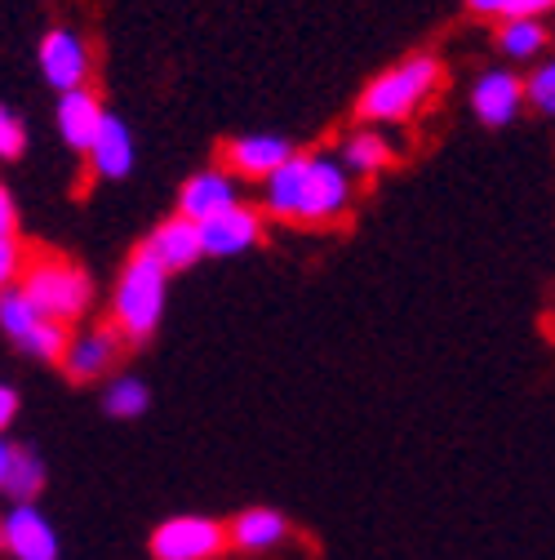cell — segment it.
<instances>
[{
	"mask_svg": "<svg viewBox=\"0 0 555 560\" xmlns=\"http://www.w3.org/2000/svg\"><path fill=\"white\" fill-rule=\"evenodd\" d=\"M352 209V174L338 156L324 152H294L281 170L262 183V214L298 223V228H324L346 219Z\"/></svg>",
	"mask_w": 555,
	"mask_h": 560,
	"instance_id": "6da1fadb",
	"label": "cell"
},
{
	"mask_svg": "<svg viewBox=\"0 0 555 560\" xmlns=\"http://www.w3.org/2000/svg\"><path fill=\"white\" fill-rule=\"evenodd\" d=\"M440 85H445L440 58L413 54V58L387 67V72H378L365 85V94L356 103V116L365 125H404V120H413V116H418L440 94Z\"/></svg>",
	"mask_w": 555,
	"mask_h": 560,
	"instance_id": "7a4b0ae2",
	"label": "cell"
},
{
	"mask_svg": "<svg viewBox=\"0 0 555 560\" xmlns=\"http://www.w3.org/2000/svg\"><path fill=\"white\" fill-rule=\"evenodd\" d=\"M165 290H169V271L147 245H138L111 294V325L120 329L125 342H147L156 334L165 316Z\"/></svg>",
	"mask_w": 555,
	"mask_h": 560,
	"instance_id": "3957f363",
	"label": "cell"
},
{
	"mask_svg": "<svg viewBox=\"0 0 555 560\" xmlns=\"http://www.w3.org/2000/svg\"><path fill=\"white\" fill-rule=\"evenodd\" d=\"M32 307L58 325H72L90 312L94 303V280L85 267H76L72 258H58V254H45V258H32L27 271H23V285H19Z\"/></svg>",
	"mask_w": 555,
	"mask_h": 560,
	"instance_id": "277c9868",
	"label": "cell"
},
{
	"mask_svg": "<svg viewBox=\"0 0 555 560\" xmlns=\"http://www.w3.org/2000/svg\"><path fill=\"white\" fill-rule=\"evenodd\" d=\"M232 547L227 525L210 516H169L152 534V556L156 560H219Z\"/></svg>",
	"mask_w": 555,
	"mask_h": 560,
	"instance_id": "5b68a950",
	"label": "cell"
},
{
	"mask_svg": "<svg viewBox=\"0 0 555 560\" xmlns=\"http://www.w3.org/2000/svg\"><path fill=\"white\" fill-rule=\"evenodd\" d=\"M40 77L49 90L67 94V90H81L90 81V45L72 32V27H49L40 36Z\"/></svg>",
	"mask_w": 555,
	"mask_h": 560,
	"instance_id": "8992f818",
	"label": "cell"
},
{
	"mask_svg": "<svg viewBox=\"0 0 555 560\" xmlns=\"http://www.w3.org/2000/svg\"><path fill=\"white\" fill-rule=\"evenodd\" d=\"M290 156H294V148L281 133H240L232 143H223V170L236 178H249V183H267Z\"/></svg>",
	"mask_w": 555,
	"mask_h": 560,
	"instance_id": "52a82bcc",
	"label": "cell"
},
{
	"mask_svg": "<svg viewBox=\"0 0 555 560\" xmlns=\"http://www.w3.org/2000/svg\"><path fill=\"white\" fill-rule=\"evenodd\" d=\"M524 81L511 72V67H489V72H480L475 85H471V112L480 125H489V129H503L520 116L524 107Z\"/></svg>",
	"mask_w": 555,
	"mask_h": 560,
	"instance_id": "ba28073f",
	"label": "cell"
},
{
	"mask_svg": "<svg viewBox=\"0 0 555 560\" xmlns=\"http://www.w3.org/2000/svg\"><path fill=\"white\" fill-rule=\"evenodd\" d=\"M236 205H240V187H236V174H227L223 165L191 174L178 191V214L191 219V223H210V219L227 214V209H236Z\"/></svg>",
	"mask_w": 555,
	"mask_h": 560,
	"instance_id": "9c48e42d",
	"label": "cell"
},
{
	"mask_svg": "<svg viewBox=\"0 0 555 560\" xmlns=\"http://www.w3.org/2000/svg\"><path fill=\"white\" fill-rule=\"evenodd\" d=\"M267 232V214L253 205H236L227 209V214L210 219V223H200V236H204V258H236L245 249H253Z\"/></svg>",
	"mask_w": 555,
	"mask_h": 560,
	"instance_id": "30bf717a",
	"label": "cell"
},
{
	"mask_svg": "<svg viewBox=\"0 0 555 560\" xmlns=\"http://www.w3.org/2000/svg\"><path fill=\"white\" fill-rule=\"evenodd\" d=\"M5 551L14 560H58V534L36 503H14L5 512Z\"/></svg>",
	"mask_w": 555,
	"mask_h": 560,
	"instance_id": "8fae6325",
	"label": "cell"
},
{
	"mask_svg": "<svg viewBox=\"0 0 555 560\" xmlns=\"http://www.w3.org/2000/svg\"><path fill=\"white\" fill-rule=\"evenodd\" d=\"M103 120H107V107L98 103V94H94L90 85L58 94V133H62V143L72 148V152L90 156V148H94V138H98Z\"/></svg>",
	"mask_w": 555,
	"mask_h": 560,
	"instance_id": "7c38bea8",
	"label": "cell"
},
{
	"mask_svg": "<svg viewBox=\"0 0 555 560\" xmlns=\"http://www.w3.org/2000/svg\"><path fill=\"white\" fill-rule=\"evenodd\" d=\"M120 329L116 325H103V329H90L81 338H72V347H67V357H62V370L67 378H76V383H94L103 374H111L116 357H120Z\"/></svg>",
	"mask_w": 555,
	"mask_h": 560,
	"instance_id": "4fadbf2b",
	"label": "cell"
},
{
	"mask_svg": "<svg viewBox=\"0 0 555 560\" xmlns=\"http://www.w3.org/2000/svg\"><path fill=\"white\" fill-rule=\"evenodd\" d=\"M147 249L161 258V267H165V271H187L191 262H200V258H204L200 223H191V219L174 214V219H165V223L147 236Z\"/></svg>",
	"mask_w": 555,
	"mask_h": 560,
	"instance_id": "5bb4252c",
	"label": "cell"
},
{
	"mask_svg": "<svg viewBox=\"0 0 555 560\" xmlns=\"http://www.w3.org/2000/svg\"><path fill=\"white\" fill-rule=\"evenodd\" d=\"M133 161H138V148H133V133L120 116L107 112L98 138H94V148H90V165L98 178H129L133 174Z\"/></svg>",
	"mask_w": 555,
	"mask_h": 560,
	"instance_id": "9a60e30c",
	"label": "cell"
},
{
	"mask_svg": "<svg viewBox=\"0 0 555 560\" xmlns=\"http://www.w3.org/2000/svg\"><path fill=\"white\" fill-rule=\"evenodd\" d=\"M290 521L275 512V508H249V512H240L232 525H227V538H232V547H240V551H275L285 538H290Z\"/></svg>",
	"mask_w": 555,
	"mask_h": 560,
	"instance_id": "2e32d148",
	"label": "cell"
},
{
	"mask_svg": "<svg viewBox=\"0 0 555 560\" xmlns=\"http://www.w3.org/2000/svg\"><path fill=\"white\" fill-rule=\"evenodd\" d=\"M338 161H342V170H346V174L374 178V174L391 170V161H395V148L387 143V133H378L374 125H365V129H356V133H346V138H342Z\"/></svg>",
	"mask_w": 555,
	"mask_h": 560,
	"instance_id": "e0dca14e",
	"label": "cell"
},
{
	"mask_svg": "<svg viewBox=\"0 0 555 560\" xmlns=\"http://www.w3.org/2000/svg\"><path fill=\"white\" fill-rule=\"evenodd\" d=\"M498 49H503V58H511V62L538 58V54L546 49V27H542V19H503V27H498Z\"/></svg>",
	"mask_w": 555,
	"mask_h": 560,
	"instance_id": "ac0fdd59",
	"label": "cell"
},
{
	"mask_svg": "<svg viewBox=\"0 0 555 560\" xmlns=\"http://www.w3.org/2000/svg\"><path fill=\"white\" fill-rule=\"evenodd\" d=\"M147 405H152L147 383H143V378H129V374L111 378L107 392H103V409H107L111 418H143Z\"/></svg>",
	"mask_w": 555,
	"mask_h": 560,
	"instance_id": "d6986e66",
	"label": "cell"
},
{
	"mask_svg": "<svg viewBox=\"0 0 555 560\" xmlns=\"http://www.w3.org/2000/svg\"><path fill=\"white\" fill-rule=\"evenodd\" d=\"M45 463L32 454V450H14V463H10V480H5V494L14 503H36V494L45 489Z\"/></svg>",
	"mask_w": 555,
	"mask_h": 560,
	"instance_id": "ffe728a7",
	"label": "cell"
},
{
	"mask_svg": "<svg viewBox=\"0 0 555 560\" xmlns=\"http://www.w3.org/2000/svg\"><path fill=\"white\" fill-rule=\"evenodd\" d=\"M524 98H529V107H533V112L555 116V58H551V62H542L538 72L524 81Z\"/></svg>",
	"mask_w": 555,
	"mask_h": 560,
	"instance_id": "44dd1931",
	"label": "cell"
},
{
	"mask_svg": "<svg viewBox=\"0 0 555 560\" xmlns=\"http://www.w3.org/2000/svg\"><path fill=\"white\" fill-rule=\"evenodd\" d=\"M27 152V125L0 103V161H19Z\"/></svg>",
	"mask_w": 555,
	"mask_h": 560,
	"instance_id": "7402d4cb",
	"label": "cell"
},
{
	"mask_svg": "<svg viewBox=\"0 0 555 560\" xmlns=\"http://www.w3.org/2000/svg\"><path fill=\"white\" fill-rule=\"evenodd\" d=\"M23 271H27V254L19 241H0V294L23 285Z\"/></svg>",
	"mask_w": 555,
	"mask_h": 560,
	"instance_id": "603a6c76",
	"label": "cell"
},
{
	"mask_svg": "<svg viewBox=\"0 0 555 560\" xmlns=\"http://www.w3.org/2000/svg\"><path fill=\"white\" fill-rule=\"evenodd\" d=\"M14 232H19V205L10 187H0V241H14Z\"/></svg>",
	"mask_w": 555,
	"mask_h": 560,
	"instance_id": "cb8c5ba5",
	"label": "cell"
},
{
	"mask_svg": "<svg viewBox=\"0 0 555 560\" xmlns=\"http://www.w3.org/2000/svg\"><path fill=\"white\" fill-rule=\"evenodd\" d=\"M555 10V0H511V14L507 19H542Z\"/></svg>",
	"mask_w": 555,
	"mask_h": 560,
	"instance_id": "d4e9b609",
	"label": "cell"
},
{
	"mask_svg": "<svg viewBox=\"0 0 555 560\" xmlns=\"http://www.w3.org/2000/svg\"><path fill=\"white\" fill-rule=\"evenodd\" d=\"M14 413H19V392L0 383V432H5L14 423Z\"/></svg>",
	"mask_w": 555,
	"mask_h": 560,
	"instance_id": "484cf974",
	"label": "cell"
},
{
	"mask_svg": "<svg viewBox=\"0 0 555 560\" xmlns=\"http://www.w3.org/2000/svg\"><path fill=\"white\" fill-rule=\"evenodd\" d=\"M475 14H489V19H507L511 14V0H467Z\"/></svg>",
	"mask_w": 555,
	"mask_h": 560,
	"instance_id": "4316f807",
	"label": "cell"
},
{
	"mask_svg": "<svg viewBox=\"0 0 555 560\" xmlns=\"http://www.w3.org/2000/svg\"><path fill=\"white\" fill-rule=\"evenodd\" d=\"M10 463H14V445L0 441V494H5V480H10Z\"/></svg>",
	"mask_w": 555,
	"mask_h": 560,
	"instance_id": "83f0119b",
	"label": "cell"
},
{
	"mask_svg": "<svg viewBox=\"0 0 555 560\" xmlns=\"http://www.w3.org/2000/svg\"><path fill=\"white\" fill-rule=\"evenodd\" d=\"M0 551H5V516H0Z\"/></svg>",
	"mask_w": 555,
	"mask_h": 560,
	"instance_id": "f1b7e54d",
	"label": "cell"
}]
</instances>
